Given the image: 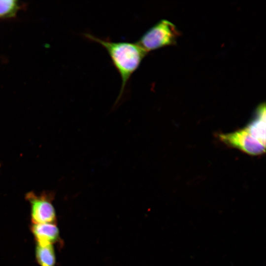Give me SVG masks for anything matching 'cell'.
<instances>
[{
	"mask_svg": "<svg viewBox=\"0 0 266 266\" xmlns=\"http://www.w3.org/2000/svg\"><path fill=\"white\" fill-rule=\"evenodd\" d=\"M84 35L105 48L118 72L121 79V87L117 99L118 101L123 95L130 77L139 67L148 53L137 43L111 41L88 33H85Z\"/></svg>",
	"mask_w": 266,
	"mask_h": 266,
	"instance_id": "6da1fadb",
	"label": "cell"
},
{
	"mask_svg": "<svg viewBox=\"0 0 266 266\" xmlns=\"http://www.w3.org/2000/svg\"><path fill=\"white\" fill-rule=\"evenodd\" d=\"M179 35L174 24L167 20L162 19L147 30L136 43L148 53L175 44Z\"/></svg>",
	"mask_w": 266,
	"mask_h": 266,
	"instance_id": "7a4b0ae2",
	"label": "cell"
},
{
	"mask_svg": "<svg viewBox=\"0 0 266 266\" xmlns=\"http://www.w3.org/2000/svg\"><path fill=\"white\" fill-rule=\"evenodd\" d=\"M53 198V193L46 191L38 194L31 191L26 194V200L31 206L33 224L56 223V212L52 204Z\"/></svg>",
	"mask_w": 266,
	"mask_h": 266,
	"instance_id": "3957f363",
	"label": "cell"
},
{
	"mask_svg": "<svg viewBox=\"0 0 266 266\" xmlns=\"http://www.w3.org/2000/svg\"><path fill=\"white\" fill-rule=\"evenodd\" d=\"M219 137L227 146L250 155H260L266 151V146L252 137L244 127L232 133L219 134Z\"/></svg>",
	"mask_w": 266,
	"mask_h": 266,
	"instance_id": "277c9868",
	"label": "cell"
},
{
	"mask_svg": "<svg viewBox=\"0 0 266 266\" xmlns=\"http://www.w3.org/2000/svg\"><path fill=\"white\" fill-rule=\"evenodd\" d=\"M255 139L266 146V105L260 104L252 119L244 127Z\"/></svg>",
	"mask_w": 266,
	"mask_h": 266,
	"instance_id": "5b68a950",
	"label": "cell"
},
{
	"mask_svg": "<svg viewBox=\"0 0 266 266\" xmlns=\"http://www.w3.org/2000/svg\"><path fill=\"white\" fill-rule=\"evenodd\" d=\"M31 230L36 244H53L59 238V231L55 224H33Z\"/></svg>",
	"mask_w": 266,
	"mask_h": 266,
	"instance_id": "8992f818",
	"label": "cell"
},
{
	"mask_svg": "<svg viewBox=\"0 0 266 266\" xmlns=\"http://www.w3.org/2000/svg\"><path fill=\"white\" fill-rule=\"evenodd\" d=\"M35 258L40 266H54L55 255L52 244H36Z\"/></svg>",
	"mask_w": 266,
	"mask_h": 266,
	"instance_id": "52a82bcc",
	"label": "cell"
},
{
	"mask_svg": "<svg viewBox=\"0 0 266 266\" xmlns=\"http://www.w3.org/2000/svg\"><path fill=\"white\" fill-rule=\"evenodd\" d=\"M18 3L15 0H0V17L13 16L17 11Z\"/></svg>",
	"mask_w": 266,
	"mask_h": 266,
	"instance_id": "ba28073f",
	"label": "cell"
},
{
	"mask_svg": "<svg viewBox=\"0 0 266 266\" xmlns=\"http://www.w3.org/2000/svg\"></svg>",
	"mask_w": 266,
	"mask_h": 266,
	"instance_id": "9c48e42d",
	"label": "cell"
}]
</instances>
